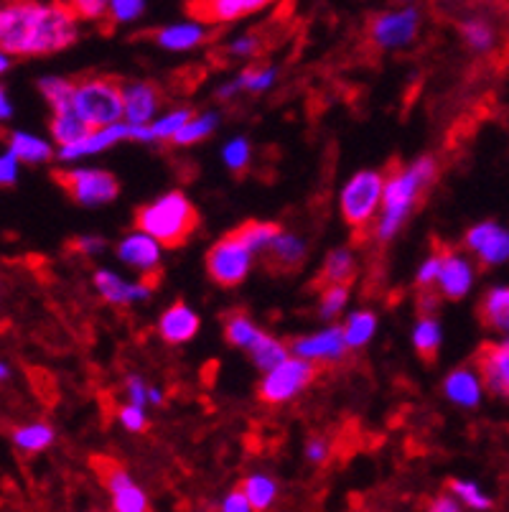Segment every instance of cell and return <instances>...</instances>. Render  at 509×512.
Returning <instances> with one entry per match:
<instances>
[{
  "mask_svg": "<svg viewBox=\"0 0 509 512\" xmlns=\"http://www.w3.org/2000/svg\"><path fill=\"white\" fill-rule=\"evenodd\" d=\"M438 174V166L433 158H420L410 169L385 171V194H382V217L377 225V240H390L400 230L403 220L408 217L410 207L418 202V197L433 184Z\"/></svg>",
  "mask_w": 509,
  "mask_h": 512,
  "instance_id": "1",
  "label": "cell"
},
{
  "mask_svg": "<svg viewBox=\"0 0 509 512\" xmlns=\"http://www.w3.org/2000/svg\"><path fill=\"white\" fill-rule=\"evenodd\" d=\"M196 225L199 212L181 192H168L156 202L135 209V227L156 237L163 248H184Z\"/></svg>",
  "mask_w": 509,
  "mask_h": 512,
  "instance_id": "2",
  "label": "cell"
},
{
  "mask_svg": "<svg viewBox=\"0 0 509 512\" xmlns=\"http://www.w3.org/2000/svg\"><path fill=\"white\" fill-rule=\"evenodd\" d=\"M46 3L41 0H6L0 3V49L6 54L31 57L36 54L41 18Z\"/></svg>",
  "mask_w": 509,
  "mask_h": 512,
  "instance_id": "3",
  "label": "cell"
},
{
  "mask_svg": "<svg viewBox=\"0 0 509 512\" xmlns=\"http://www.w3.org/2000/svg\"><path fill=\"white\" fill-rule=\"evenodd\" d=\"M74 113L92 128L118 123L125 115L123 85L112 77H87L74 85Z\"/></svg>",
  "mask_w": 509,
  "mask_h": 512,
  "instance_id": "4",
  "label": "cell"
},
{
  "mask_svg": "<svg viewBox=\"0 0 509 512\" xmlns=\"http://www.w3.org/2000/svg\"><path fill=\"white\" fill-rule=\"evenodd\" d=\"M385 194V171H359L342 192V217L364 240Z\"/></svg>",
  "mask_w": 509,
  "mask_h": 512,
  "instance_id": "5",
  "label": "cell"
},
{
  "mask_svg": "<svg viewBox=\"0 0 509 512\" xmlns=\"http://www.w3.org/2000/svg\"><path fill=\"white\" fill-rule=\"evenodd\" d=\"M252 250L247 248L242 237L235 230L224 235L217 245H212L207 253V271L212 281L222 288L240 286L247 278L252 263Z\"/></svg>",
  "mask_w": 509,
  "mask_h": 512,
  "instance_id": "6",
  "label": "cell"
},
{
  "mask_svg": "<svg viewBox=\"0 0 509 512\" xmlns=\"http://www.w3.org/2000/svg\"><path fill=\"white\" fill-rule=\"evenodd\" d=\"M54 181L62 186L64 192H67L74 202L84 204V207H95V204L112 202L120 192L118 179L100 169L54 171Z\"/></svg>",
  "mask_w": 509,
  "mask_h": 512,
  "instance_id": "7",
  "label": "cell"
},
{
  "mask_svg": "<svg viewBox=\"0 0 509 512\" xmlns=\"http://www.w3.org/2000/svg\"><path fill=\"white\" fill-rule=\"evenodd\" d=\"M316 377V367L311 360L303 357H286V360L275 365L273 370L265 375V380L258 388V398L263 403H286L293 395L301 393L311 380Z\"/></svg>",
  "mask_w": 509,
  "mask_h": 512,
  "instance_id": "8",
  "label": "cell"
},
{
  "mask_svg": "<svg viewBox=\"0 0 509 512\" xmlns=\"http://www.w3.org/2000/svg\"><path fill=\"white\" fill-rule=\"evenodd\" d=\"M420 29V11L418 8H398V11H387L372 18L370 23V39L380 49H398L408 46L418 36Z\"/></svg>",
  "mask_w": 509,
  "mask_h": 512,
  "instance_id": "9",
  "label": "cell"
},
{
  "mask_svg": "<svg viewBox=\"0 0 509 512\" xmlns=\"http://www.w3.org/2000/svg\"><path fill=\"white\" fill-rule=\"evenodd\" d=\"M92 467L100 474V479L105 482V487L112 495V507L118 512H143L148 510L146 495L130 482V477L125 474V469L120 467L115 459H105V456H95L92 459Z\"/></svg>",
  "mask_w": 509,
  "mask_h": 512,
  "instance_id": "10",
  "label": "cell"
},
{
  "mask_svg": "<svg viewBox=\"0 0 509 512\" xmlns=\"http://www.w3.org/2000/svg\"><path fill=\"white\" fill-rule=\"evenodd\" d=\"M280 0H189V13L194 21L204 26H222V23L240 21V18L260 13L275 6Z\"/></svg>",
  "mask_w": 509,
  "mask_h": 512,
  "instance_id": "11",
  "label": "cell"
},
{
  "mask_svg": "<svg viewBox=\"0 0 509 512\" xmlns=\"http://www.w3.org/2000/svg\"><path fill=\"white\" fill-rule=\"evenodd\" d=\"M476 372L489 393L497 398H509V337L504 342H489L479 349Z\"/></svg>",
  "mask_w": 509,
  "mask_h": 512,
  "instance_id": "12",
  "label": "cell"
},
{
  "mask_svg": "<svg viewBox=\"0 0 509 512\" xmlns=\"http://www.w3.org/2000/svg\"><path fill=\"white\" fill-rule=\"evenodd\" d=\"M466 248L479 258L484 268H494L509 260V230L497 222H482L466 232Z\"/></svg>",
  "mask_w": 509,
  "mask_h": 512,
  "instance_id": "13",
  "label": "cell"
},
{
  "mask_svg": "<svg viewBox=\"0 0 509 512\" xmlns=\"http://www.w3.org/2000/svg\"><path fill=\"white\" fill-rule=\"evenodd\" d=\"M296 357L311 362H339L347 357V339H344V329L331 327L326 332L314 334V337H301L293 339L288 347Z\"/></svg>",
  "mask_w": 509,
  "mask_h": 512,
  "instance_id": "14",
  "label": "cell"
},
{
  "mask_svg": "<svg viewBox=\"0 0 509 512\" xmlns=\"http://www.w3.org/2000/svg\"><path fill=\"white\" fill-rule=\"evenodd\" d=\"M471 283H474V268H471L469 260L461 258L459 253L443 250L441 276H438V286H441L443 296L451 301L464 299Z\"/></svg>",
  "mask_w": 509,
  "mask_h": 512,
  "instance_id": "15",
  "label": "cell"
},
{
  "mask_svg": "<svg viewBox=\"0 0 509 512\" xmlns=\"http://www.w3.org/2000/svg\"><path fill=\"white\" fill-rule=\"evenodd\" d=\"M263 253L265 265H268L273 273H296L303 265V260H306V245H303L301 237L283 235V232H280Z\"/></svg>",
  "mask_w": 509,
  "mask_h": 512,
  "instance_id": "16",
  "label": "cell"
},
{
  "mask_svg": "<svg viewBox=\"0 0 509 512\" xmlns=\"http://www.w3.org/2000/svg\"><path fill=\"white\" fill-rule=\"evenodd\" d=\"M125 118L133 125H146L161 105V92L148 82H130L123 85Z\"/></svg>",
  "mask_w": 509,
  "mask_h": 512,
  "instance_id": "17",
  "label": "cell"
},
{
  "mask_svg": "<svg viewBox=\"0 0 509 512\" xmlns=\"http://www.w3.org/2000/svg\"><path fill=\"white\" fill-rule=\"evenodd\" d=\"M123 138H130V123L128 125H123V123L102 125V128L92 130L90 136L84 138V141L72 143V146H62V151L56 153V156L62 158V161H72V158L90 156V153L105 151L107 146L123 141Z\"/></svg>",
  "mask_w": 509,
  "mask_h": 512,
  "instance_id": "18",
  "label": "cell"
},
{
  "mask_svg": "<svg viewBox=\"0 0 509 512\" xmlns=\"http://www.w3.org/2000/svg\"><path fill=\"white\" fill-rule=\"evenodd\" d=\"M118 258L123 263L133 265V268H140V271H153V268H158V260H161V242L148 235V232L138 230V235H128L120 242Z\"/></svg>",
  "mask_w": 509,
  "mask_h": 512,
  "instance_id": "19",
  "label": "cell"
},
{
  "mask_svg": "<svg viewBox=\"0 0 509 512\" xmlns=\"http://www.w3.org/2000/svg\"><path fill=\"white\" fill-rule=\"evenodd\" d=\"M158 332L166 339L168 344L189 342L196 332H199V316L189 309L186 304H174L171 309L163 311L161 324H158Z\"/></svg>",
  "mask_w": 509,
  "mask_h": 512,
  "instance_id": "20",
  "label": "cell"
},
{
  "mask_svg": "<svg viewBox=\"0 0 509 512\" xmlns=\"http://www.w3.org/2000/svg\"><path fill=\"white\" fill-rule=\"evenodd\" d=\"M151 39L168 51H186L204 44V41L209 39V31L204 29V23L199 21L179 23V26H166V29L153 31Z\"/></svg>",
  "mask_w": 509,
  "mask_h": 512,
  "instance_id": "21",
  "label": "cell"
},
{
  "mask_svg": "<svg viewBox=\"0 0 509 512\" xmlns=\"http://www.w3.org/2000/svg\"><path fill=\"white\" fill-rule=\"evenodd\" d=\"M95 286L97 291L102 293V299L110 301L115 306H128L138 299H146L151 296V288L146 283H125L120 276H112L110 271H100L95 276Z\"/></svg>",
  "mask_w": 509,
  "mask_h": 512,
  "instance_id": "22",
  "label": "cell"
},
{
  "mask_svg": "<svg viewBox=\"0 0 509 512\" xmlns=\"http://www.w3.org/2000/svg\"><path fill=\"white\" fill-rule=\"evenodd\" d=\"M482 385L479 372H474L471 367H461L446 377V395L459 406L474 408L482 400Z\"/></svg>",
  "mask_w": 509,
  "mask_h": 512,
  "instance_id": "23",
  "label": "cell"
},
{
  "mask_svg": "<svg viewBox=\"0 0 509 512\" xmlns=\"http://www.w3.org/2000/svg\"><path fill=\"white\" fill-rule=\"evenodd\" d=\"M479 319L492 332L509 334V286H497L487 291L479 304Z\"/></svg>",
  "mask_w": 509,
  "mask_h": 512,
  "instance_id": "24",
  "label": "cell"
},
{
  "mask_svg": "<svg viewBox=\"0 0 509 512\" xmlns=\"http://www.w3.org/2000/svg\"><path fill=\"white\" fill-rule=\"evenodd\" d=\"M354 276H357V263H354L352 253L344 248L334 250V253L326 258L316 286L326 288V286H334V283H344V286H349V283L354 281Z\"/></svg>",
  "mask_w": 509,
  "mask_h": 512,
  "instance_id": "25",
  "label": "cell"
},
{
  "mask_svg": "<svg viewBox=\"0 0 509 512\" xmlns=\"http://www.w3.org/2000/svg\"><path fill=\"white\" fill-rule=\"evenodd\" d=\"M92 130L95 128L84 118H79L74 110H69V113H56L54 120H51V133L59 141V146H72V143L84 141Z\"/></svg>",
  "mask_w": 509,
  "mask_h": 512,
  "instance_id": "26",
  "label": "cell"
},
{
  "mask_svg": "<svg viewBox=\"0 0 509 512\" xmlns=\"http://www.w3.org/2000/svg\"><path fill=\"white\" fill-rule=\"evenodd\" d=\"M8 146H11V151L16 153V158L23 161V164H44V161L54 158V148L49 143L28 136V133H13L8 138Z\"/></svg>",
  "mask_w": 509,
  "mask_h": 512,
  "instance_id": "27",
  "label": "cell"
},
{
  "mask_svg": "<svg viewBox=\"0 0 509 512\" xmlns=\"http://www.w3.org/2000/svg\"><path fill=\"white\" fill-rule=\"evenodd\" d=\"M224 337L235 347L250 349L255 339L260 337V329L252 324L245 311H232V314L224 316Z\"/></svg>",
  "mask_w": 509,
  "mask_h": 512,
  "instance_id": "28",
  "label": "cell"
},
{
  "mask_svg": "<svg viewBox=\"0 0 509 512\" xmlns=\"http://www.w3.org/2000/svg\"><path fill=\"white\" fill-rule=\"evenodd\" d=\"M41 95L49 100L54 113H69L74 110V82L62 77H44L39 79Z\"/></svg>",
  "mask_w": 509,
  "mask_h": 512,
  "instance_id": "29",
  "label": "cell"
},
{
  "mask_svg": "<svg viewBox=\"0 0 509 512\" xmlns=\"http://www.w3.org/2000/svg\"><path fill=\"white\" fill-rule=\"evenodd\" d=\"M11 439L23 454H39L46 446L54 444V431L46 423H31V426L16 428Z\"/></svg>",
  "mask_w": 509,
  "mask_h": 512,
  "instance_id": "30",
  "label": "cell"
},
{
  "mask_svg": "<svg viewBox=\"0 0 509 512\" xmlns=\"http://www.w3.org/2000/svg\"><path fill=\"white\" fill-rule=\"evenodd\" d=\"M413 342H415V352H418L420 360L431 365L438 355V347H441V327H438L433 316H426V319L418 321V327H415V334H413Z\"/></svg>",
  "mask_w": 509,
  "mask_h": 512,
  "instance_id": "31",
  "label": "cell"
},
{
  "mask_svg": "<svg viewBox=\"0 0 509 512\" xmlns=\"http://www.w3.org/2000/svg\"><path fill=\"white\" fill-rule=\"evenodd\" d=\"M250 355L260 370L270 372L275 365H280V362L286 360L288 347L283 342H278V339H273V337H268V334L260 332V337L255 339V344L250 347Z\"/></svg>",
  "mask_w": 509,
  "mask_h": 512,
  "instance_id": "32",
  "label": "cell"
},
{
  "mask_svg": "<svg viewBox=\"0 0 509 512\" xmlns=\"http://www.w3.org/2000/svg\"><path fill=\"white\" fill-rule=\"evenodd\" d=\"M237 235L242 237V242H245L247 248L255 253V250H265L270 245V242L275 240V237L280 235V225H275V222H245V225L237 227Z\"/></svg>",
  "mask_w": 509,
  "mask_h": 512,
  "instance_id": "33",
  "label": "cell"
},
{
  "mask_svg": "<svg viewBox=\"0 0 509 512\" xmlns=\"http://www.w3.org/2000/svg\"><path fill=\"white\" fill-rule=\"evenodd\" d=\"M242 490H245L252 510H265L275 500V495H278L275 482L270 477H265V474H252V477H247L245 484H242Z\"/></svg>",
  "mask_w": 509,
  "mask_h": 512,
  "instance_id": "34",
  "label": "cell"
},
{
  "mask_svg": "<svg viewBox=\"0 0 509 512\" xmlns=\"http://www.w3.org/2000/svg\"><path fill=\"white\" fill-rule=\"evenodd\" d=\"M375 327V314H370V311H357L344 324V339H347L349 347H364V344L370 342L372 334H375Z\"/></svg>",
  "mask_w": 509,
  "mask_h": 512,
  "instance_id": "35",
  "label": "cell"
},
{
  "mask_svg": "<svg viewBox=\"0 0 509 512\" xmlns=\"http://www.w3.org/2000/svg\"><path fill=\"white\" fill-rule=\"evenodd\" d=\"M461 34L474 51H489L494 46L492 23L484 21V18H466L461 23Z\"/></svg>",
  "mask_w": 509,
  "mask_h": 512,
  "instance_id": "36",
  "label": "cell"
},
{
  "mask_svg": "<svg viewBox=\"0 0 509 512\" xmlns=\"http://www.w3.org/2000/svg\"><path fill=\"white\" fill-rule=\"evenodd\" d=\"M214 128H217V115H199V118H191L171 141H174V146H191L196 141H204Z\"/></svg>",
  "mask_w": 509,
  "mask_h": 512,
  "instance_id": "37",
  "label": "cell"
},
{
  "mask_svg": "<svg viewBox=\"0 0 509 512\" xmlns=\"http://www.w3.org/2000/svg\"><path fill=\"white\" fill-rule=\"evenodd\" d=\"M448 487H451V492H454L459 500H464V505L474 507V510H489V507H492V500H489V497L476 487V484L461 482V479H451Z\"/></svg>",
  "mask_w": 509,
  "mask_h": 512,
  "instance_id": "38",
  "label": "cell"
},
{
  "mask_svg": "<svg viewBox=\"0 0 509 512\" xmlns=\"http://www.w3.org/2000/svg\"><path fill=\"white\" fill-rule=\"evenodd\" d=\"M347 299L349 286H344V283H334V286L321 288V316H326V319L336 316L344 309Z\"/></svg>",
  "mask_w": 509,
  "mask_h": 512,
  "instance_id": "39",
  "label": "cell"
},
{
  "mask_svg": "<svg viewBox=\"0 0 509 512\" xmlns=\"http://www.w3.org/2000/svg\"><path fill=\"white\" fill-rule=\"evenodd\" d=\"M146 0H110V13L107 23H130L143 16Z\"/></svg>",
  "mask_w": 509,
  "mask_h": 512,
  "instance_id": "40",
  "label": "cell"
},
{
  "mask_svg": "<svg viewBox=\"0 0 509 512\" xmlns=\"http://www.w3.org/2000/svg\"><path fill=\"white\" fill-rule=\"evenodd\" d=\"M189 120H191V110H176V113L166 115V118L158 120L156 125H151L153 136H156V141H171V138H174L186 123H189Z\"/></svg>",
  "mask_w": 509,
  "mask_h": 512,
  "instance_id": "41",
  "label": "cell"
},
{
  "mask_svg": "<svg viewBox=\"0 0 509 512\" xmlns=\"http://www.w3.org/2000/svg\"><path fill=\"white\" fill-rule=\"evenodd\" d=\"M69 6L79 21H107L110 13V0H69Z\"/></svg>",
  "mask_w": 509,
  "mask_h": 512,
  "instance_id": "42",
  "label": "cell"
},
{
  "mask_svg": "<svg viewBox=\"0 0 509 512\" xmlns=\"http://www.w3.org/2000/svg\"><path fill=\"white\" fill-rule=\"evenodd\" d=\"M250 153V143L245 138H237V141L227 143V148H224V164L230 166L235 174H242L250 164Z\"/></svg>",
  "mask_w": 509,
  "mask_h": 512,
  "instance_id": "43",
  "label": "cell"
},
{
  "mask_svg": "<svg viewBox=\"0 0 509 512\" xmlns=\"http://www.w3.org/2000/svg\"><path fill=\"white\" fill-rule=\"evenodd\" d=\"M275 79V69H263V67H250L242 72V77L237 79V85L240 90H252V92H260L270 85Z\"/></svg>",
  "mask_w": 509,
  "mask_h": 512,
  "instance_id": "44",
  "label": "cell"
},
{
  "mask_svg": "<svg viewBox=\"0 0 509 512\" xmlns=\"http://www.w3.org/2000/svg\"><path fill=\"white\" fill-rule=\"evenodd\" d=\"M118 418L128 431H133V434H143V431L148 428V418L146 413H143V406H135V403H130V406H120Z\"/></svg>",
  "mask_w": 509,
  "mask_h": 512,
  "instance_id": "45",
  "label": "cell"
},
{
  "mask_svg": "<svg viewBox=\"0 0 509 512\" xmlns=\"http://www.w3.org/2000/svg\"><path fill=\"white\" fill-rule=\"evenodd\" d=\"M230 54H235V57H247V54H258V51H263V39H260L258 34H247V36H240V39H235L230 44Z\"/></svg>",
  "mask_w": 509,
  "mask_h": 512,
  "instance_id": "46",
  "label": "cell"
},
{
  "mask_svg": "<svg viewBox=\"0 0 509 512\" xmlns=\"http://www.w3.org/2000/svg\"><path fill=\"white\" fill-rule=\"evenodd\" d=\"M441 263H443V253H433L431 258L423 263V268H420L418 286L431 288V283L438 281V276H441Z\"/></svg>",
  "mask_w": 509,
  "mask_h": 512,
  "instance_id": "47",
  "label": "cell"
},
{
  "mask_svg": "<svg viewBox=\"0 0 509 512\" xmlns=\"http://www.w3.org/2000/svg\"><path fill=\"white\" fill-rule=\"evenodd\" d=\"M18 161L16 153L8 151L6 156H0V186H13L18 179Z\"/></svg>",
  "mask_w": 509,
  "mask_h": 512,
  "instance_id": "48",
  "label": "cell"
},
{
  "mask_svg": "<svg viewBox=\"0 0 509 512\" xmlns=\"http://www.w3.org/2000/svg\"><path fill=\"white\" fill-rule=\"evenodd\" d=\"M105 245H107V242L102 240V237L84 235V237H77V240H74L69 248L77 250V253H82V255H97V253H102V250H105Z\"/></svg>",
  "mask_w": 509,
  "mask_h": 512,
  "instance_id": "49",
  "label": "cell"
},
{
  "mask_svg": "<svg viewBox=\"0 0 509 512\" xmlns=\"http://www.w3.org/2000/svg\"><path fill=\"white\" fill-rule=\"evenodd\" d=\"M222 510H227V512H247V510H252V505H250V500H247V495H245V490H235V492H230V495H227V500L222 502Z\"/></svg>",
  "mask_w": 509,
  "mask_h": 512,
  "instance_id": "50",
  "label": "cell"
},
{
  "mask_svg": "<svg viewBox=\"0 0 509 512\" xmlns=\"http://www.w3.org/2000/svg\"><path fill=\"white\" fill-rule=\"evenodd\" d=\"M128 398L130 403H135V406H146L148 390L143 388V383H140L138 377H130L128 380Z\"/></svg>",
  "mask_w": 509,
  "mask_h": 512,
  "instance_id": "51",
  "label": "cell"
},
{
  "mask_svg": "<svg viewBox=\"0 0 509 512\" xmlns=\"http://www.w3.org/2000/svg\"><path fill=\"white\" fill-rule=\"evenodd\" d=\"M418 306H420V314L433 316L438 309V296L431 291V288H426V291H423V296L418 299Z\"/></svg>",
  "mask_w": 509,
  "mask_h": 512,
  "instance_id": "52",
  "label": "cell"
},
{
  "mask_svg": "<svg viewBox=\"0 0 509 512\" xmlns=\"http://www.w3.org/2000/svg\"><path fill=\"white\" fill-rule=\"evenodd\" d=\"M306 454H308V459H311V462H324V459H326L324 439L311 441V444H308V449H306Z\"/></svg>",
  "mask_w": 509,
  "mask_h": 512,
  "instance_id": "53",
  "label": "cell"
},
{
  "mask_svg": "<svg viewBox=\"0 0 509 512\" xmlns=\"http://www.w3.org/2000/svg\"><path fill=\"white\" fill-rule=\"evenodd\" d=\"M431 510H436V512H456V510H461V505H459V502L451 500V497H438V500L431 505Z\"/></svg>",
  "mask_w": 509,
  "mask_h": 512,
  "instance_id": "54",
  "label": "cell"
},
{
  "mask_svg": "<svg viewBox=\"0 0 509 512\" xmlns=\"http://www.w3.org/2000/svg\"><path fill=\"white\" fill-rule=\"evenodd\" d=\"M11 115H13V105H11V100H8L6 90L0 87V120H8Z\"/></svg>",
  "mask_w": 509,
  "mask_h": 512,
  "instance_id": "55",
  "label": "cell"
},
{
  "mask_svg": "<svg viewBox=\"0 0 509 512\" xmlns=\"http://www.w3.org/2000/svg\"><path fill=\"white\" fill-rule=\"evenodd\" d=\"M8 67H11V59L6 57V51L0 49V74H3V72H8Z\"/></svg>",
  "mask_w": 509,
  "mask_h": 512,
  "instance_id": "56",
  "label": "cell"
},
{
  "mask_svg": "<svg viewBox=\"0 0 509 512\" xmlns=\"http://www.w3.org/2000/svg\"><path fill=\"white\" fill-rule=\"evenodd\" d=\"M8 377H11V370H8V365H3V362H0V383H3V380H8Z\"/></svg>",
  "mask_w": 509,
  "mask_h": 512,
  "instance_id": "57",
  "label": "cell"
},
{
  "mask_svg": "<svg viewBox=\"0 0 509 512\" xmlns=\"http://www.w3.org/2000/svg\"><path fill=\"white\" fill-rule=\"evenodd\" d=\"M398 3H413V0H398Z\"/></svg>",
  "mask_w": 509,
  "mask_h": 512,
  "instance_id": "58",
  "label": "cell"
},
{
  "mask_svg": "<svg viewBox=\"0 0 509 512\" xmlns=\"http://www.w3.org/2000/svg\"><path fill=\"white\" fill-rule=\"evenodd\" d=\"M64 3H69V0H64Z\"/></svg>",
  "mask_w": 509,
  "mask_h": 512,
  "instance_id": "59",
  "label": "cell"
},
{
  "mask_svg": "<svg viewBox=\"0 0 509 512\" xmlns=\"http://www.w3.org/2000/svg\"><path fill=\"white\" fill-rule=\"evenodd\" d=\"M186 3H189V0H186Z\"/></svg>",
  "mask_w": 509,
  "mask_h": 512,
  "instance_id": "60",
  "label": "cell"
}]
</instances>
